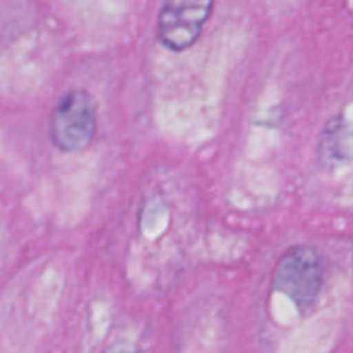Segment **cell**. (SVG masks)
<instances>
[{
	"label": "cell",
	"mask_w": 353,
	"mask_h": 353,
	"mask_svg": "<svg viewBox=\"0 0 353 353\" xmlns=\"http://www.w3.org/2000/svg\"><path fill=\"white\" fill-rule=\"evenodd\" d=\"M324 285L323 257L312 245H295L278 261L272 286L288 296L302 316H309L317 305Z\"/></svg>",
	"instance_id": "obj_1"
},
{
	"label": "cell",
	"mask_w": 353,
	"mask_h": 353,
	"mask_svg": "<svg viewBox=\"0 0 353 353\" xmlns=\"http://www.w3.org/2000/svg\"><path fill=\"white\" fill-rule=\"evenodd\" d=\"M97 131V103L86 90H71L52 110L50 138L64 154L83 152L92 145Z\"/></svg>",
	"instance_id": "obj_2"
},
{
	"label": "cell",
	"mask_w": 353,
	"mask_h": 353,
	"mask_svg": "<svg viewBox=\"0 0 353 353\" xmlns=\"http://www.w3.org/2000/svg\"><path fill=\"white\" fill-rule=\"evenodd\" d=\"M214 9V0H164L157 17V38L172 52L196 43Z\"/></svg>",
	"instance_id": "obj_3"
},
{
	"label": "cell",
	"mask_w": 353,
	"mask_h": 353,
	"mask_svg": "<svg viewBox=\"0 0 353 353\" xmlns=\"http://www.w3.org/2000/svg\"><path fill=\"white\" fill-rule=\"evenodd\" d=\"M317 162L327 171L353 162V124L347 117L336 116L327 121L317 141Z\"/></svg>",
	"instance_id": "obj_4"
},
{
	"label": "cell",
	"mask_w": 353,
	"mask_h": 353,
	"mask_svg": "<svg viewBox=\"0 0 353 353\" xmlns=\"http://www.w3.org/2000/svg\"><path fill=\"white\" fill-rule=\"evenodd\" d=\"M116 353H134V352H130V350H121V352H116Z\"/></svg>",
	"instance_id": "obj_5"
}]
</instances>
